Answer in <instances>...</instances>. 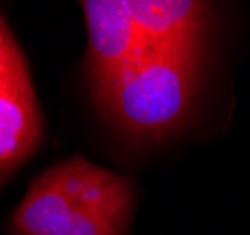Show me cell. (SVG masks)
Wrapping results in <instances>:
<instances>
[{
    "instance_id": "277c9868",
    "label": "cell",
    "mask_w": 250,
    "mask_h": 235,
    "mask_svg": "<svg viewBox=\"0 0 250 235\" xmlns=\"http://www.w3.org/2000/svg\"><path fill=\"white\" fill-rule=\"evenodd\" d=\"M126 8L152 49L200 47L211 13L192 0H126Z\"/></svg>"
},
{
    "instance_id": "3957f363",
    "label": "cell",
    "mask_w": 250,
    "mask_h": 235,
    "mask_svg": "<svg viewBox=\"0 0 250 235\" xmlns=\"http://www.w3.org/2000/svg\"><path fill=\"white\" fill-rule=\"evenodd\" d=\"M81 8L88 32L87 79L94 92L152 47L128 12L126 0H85Z\"/></svg>"
},
{
    "instance_id": "5b68a950",
    "label": "cell",
    "mask_w": 250,
    "mask_h": 235,
    "mask_svg": "<svg viewBox=\"0 0 250 235\" xmlns=\"http://www.w3.org/2000/svg\"><path fill=\"white\" fill-rule=\"evenodd\" d=\"M43 123L30 75L0 83V185L42 141Z\"/></svg>"
},
{
    "instance_id": "8992f818",
    "label": "cell",
    "mask_w": 250,
    "mask_h": 235,
    "mask_svg": "<svg viewBox=\"0 0 250 235\" xmlns=\"http://www.w3.org/2000/svg\"><path fill=\"white\" fill-rule=\"evenodd\" d=\"M26 75L30 74H28L25 59L0 15V83L13 81Z\"/></svg>"
},
{
    "instance_id": "7a4b0ae2",
    "label": "cell",
    "mask_w": 250,
    "mask_h": 235,
    "mask_svg": "<svg viewBox=\"0 0 250 235\" xmlns=\"http://www.w3.org/2000/svg\"><path fill=\"white\" fill-rule=\"evenodd\" d=\"M201 45L150 49L92 92L104 121L134 141L156 143L181 128L201 83Z\"/></svg>"
},
{
    "instance_id": "6da1fadb",
    "label": "cell",
    "mask_w": 250,
    "mask_h": 235,
    "mask_svg": "<svg viewBox=\"0 0 250 235\" xmlns=\"http://www.w3.org/2000/svg\"><path fill=\"white\" fill-rule=\"evenodd\" d=\"M132 183L83 156L57 162L30 183L13 211V235H125Z\"/></svg>"
}]
</instances>
